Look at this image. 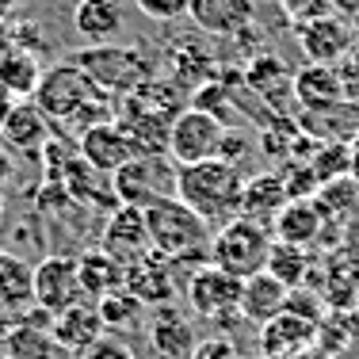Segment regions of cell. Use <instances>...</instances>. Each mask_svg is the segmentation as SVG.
<instances>
[{
  "label": "cell",
  "instance_id": "obj_13",
  "mask_svg": "<svg viewBox=\"0 0 359 359\" xmlns=\"http://www.w3.org/2000/svg\"><path fill=\"white\" fill-rule=\"evenodd\" d=\"M145 337H149V348L161 359H187L195 352V344H199V332H195L191 313H187V306H180V302L149 310Z\"/></svg>",
  "mask_w": 359,
  "mask_h": 359
},
{
  "label": "cell",
  "instance_id": "obj_2",
  "mask_svg": "<svg viewBox=\"0 0 359 359\" xmlns=\"http://www.w3.org/2000/svg\"><path fill=\"white\" fill-rule=\"evenodd\" d=\"M241 191L245 172L229 161H199V165L176 168V199L191 207L210 229L226 226L229 218L241 215Z\"/></svg>",
  "mask_w": 359,
  "mask_h": 359
},
{
  "label": "cell",
  "instance_id": "obj_33",
  "mask_svg": "<svg viewBox=\"0 0 359 359\" xmlns=\"http://www.w3.org/2000/svg\"><path fill=\"white\" fill-rule=\"evenodd\" d=\"M318 176V184H332V180L352 176V145H337V142H318L313 157L306 161Z\"/></svg>",
  "mask_w": 359,
  "mask_h": 359
},
{
  "label": "cell",
  "instance_id": "obj_30",
  "mask_svg": "<svg viewBox=\"0 0 359 359\" xmlns=\"http://www.w3.org/2000/svg\"><path fill=\"white\" fill-rule=\"evenodd\" d=\"M313 207L321 210L325 226H329V222H332V229L348 226V218L359 210V184H355L352 176L332 180V184H321L318 195H313Z\"/></svg>",
  "mask_w": 359,
  "mask_h": 359
},
{
  "label": "cell",
  "instance_id": "obj_9",
  "mask_svg": "<svg viewBox=\"0 0 359 359\" xmlns=\"http://www.w3.org/2000/svg\"><path fill=\"white\" fill-rule=\"evenodd\" d=\"M88 302L81 287V268H76V256L69 252H50L35 264V306H42L46 313H62L69 306Z\"/></svg>",
  "mask_w": 359,
  "mask_h": 359
},
{
  "label": "cell",
  "instance_id": "obj_18",
  "mask_svg": "<svg viewBox=\"0 0 359 359\" xmlns=\"http://www.w3.org/2000/svg\"><path fill=\"white\" fill-rule=\"evenodd\" d=\"M313 337H318V321L283 310L279 318L260 325V355L264 359H290L294 352L310 348Z\"/></svg>",
  "mask_w": 359,
  "mask_h": 359
},
{
  "label": "cell",
  "instance_id": "obj_27",
  "mask_svg": "<svg viewBox=\"0 0 359 359\" xmlns=\"http://www.w3.org/2000/svg\"><path fill=\"white\" fill-rule=\"evenodd\" d=\"M325 222H321V210L313 207V199H290L279 218L271 222V237L283 245H298V249H310L318 245Z\"/></svg>",
  "mask_w": 359,
  "mask_h": 359
},
{
  "label": "cell",
  "instance_id": "obj_5",
  "mask_svg": "<svg viewBox=\"0 0 359 359\" xmlns=\"http://www.w3.org/2000/svg\"><path fill=\"white\" fill-rule=\"evenodd\" d=\"M271 229L260 226L252 218H229L226 226L215 229L210 237V264H218L222 271L237 279H252L268 268V252H271Z\"/></svg>",
  "mask_w": 359,
  "mask_h": 359
},
{
  "label": "cell",
  "instance_id": "obj_35",
  "mask_svg": "<svg viewBox=\"0 0 359 359\" xmlns=\"http://www.w3.org/2000/svg\"><path fill=\"white\" fill-rule=\"evenodd\" d=\"M76 359H134V344L118 332H104L88 352H81Z\"/></svg>",
  "mask_w": 359,
  "mask_h": 359
},
{
  "label": "cell",
  "instance_id": "obj_11",
  "mask_svg": "<svg viewBox=\"0 0 359 359\" xmlns=\"http://www.w3.org/2000/svg\"><path fill=\"white\" fill-rule=\"evenodd\" d=\"M123 287L130 290L134 298H142L149 310H157V306H168L180 298V290H184V283H180V268L172 260H165L161 252H145L138 256L134 264H126V279Z\"/></svg>",
  "mask_w": 359,
  "mask_h": 359
},
{
  "label": "cell",
  "instance_id": "obj_15",
  "mask_svg": "<svg viewBox=\"0 0 359 359\" xmlns=\"http://www.w3.org/2000/svg\"><path fill=\"white\" fill-rule=\"evenodd\" d=\"M290 100H294L298 115L306 111H325L344 104V81H340L337 65H310L306 62L302 69L290 73Z\"/></svg>",
  "mask_w": 359,
  "mask_h": 359
},
{
  "label": "cell",
  "instance_id": "obj_20",
  "mask_svg": "<svg viewBox=\"0 0 359 359\" xmlns=\"http://www.w3.org/2000/svg\"><path fill=\"white\" fill-rule=\"evenodd\" d=\"M104 321H100V310L96 302H81V306H69V310H62L50 325V337H54V344L62 348V352L69 355H81L88 352L92 344H96L100 337H104Z\"/></svg>",
  "mask_w": 359,
  "mask_h": 359
},
{
  "label": "cell",
  "instance_id": "obj_37",
  "mask_svg": "<svg viewBox=\"0 0 359 359\" xmlns=\"http://www.w3.org/2000/svg\"><path fill=\"white\" fill-rule=\"evenodd\" d=\"M187 359H241V352L229 337H203Z\"/></svg>",
  "mask_w": 359,
  "mask_h": 359
},
{
  "label": "cell",
  "instance_id": "obj_39",
  "mask_svg": "<svg viewBox=\"0 0 359 359\" xmlns=\"http://www.w3.org/2000/svg\"><path fill=\"white\" fill-rule=\"evenodd\" d=\"M12 107H15V100L0 88V126H4V118H8V111H12Z\"/></svg>",
  "mask_w": 359,
  "mask_h": 359
},
{
  "label": "cell",
  "instance_id": "obj_26",
  "mask_svg": "<svg viewBox=\"0 0 359 359\" xmlns=\"http://www.w3.org/2000/svg\"><path fill=\"white\" fill-rule=\"evenodd\" d=\"M241 76H245V84L256 92V100L260 104H271L279 111V115H287V100H290V76H287V69H283V62H279L276 54H256L249 65L241 69Z\"/></svg>",
  "mask_w": 359,
  "mask_h": 359
},
{
  "label": "cell",
  "instance_id": "obj_6",
  "mask_svg": "<svg viewBox=\"0 0 359 359\" xmlns=\"http://www.w3.org/2000/svg\"><path fill=\"white\" fill-rule=\"evenodd\" d=\"M241 290L245 279L222 271L218 264H199L191 268V276L184 279V298L187 313L210 325H237L241 321Z\"/></svg>",
  "mask_w": 359,
  "mask_h": 359
},
{
  "label": "cell",
  "instance_id": "obj_32",
  "mask_svg": "<svg viewBox=\"0 0 359 359\" xmlns=\"http://www.w3.org/2000/svg\"><path fill=\"white\" fill-rule=\"evenodd\" d=\"M62 348L54 344V337H50L46 329H31V325H20L15 321L12 337H8L4 344V359H57Z\"/></svg>",
  "mask_w": 359,
  "mask_h": 359
},
{
  "label": "cell",
  "instance_id": "obj_24",
  "mask_svg": "<svg viewBox=\"0 0 359 359\" xmlns=\"http://www.w3.org/2000/svg\"><path fill=\"white\" fill-rule=\"evenodd\" d=\"M73 27L88 46H107L123 31V4L118 0H76Z\"/></svg>",
  "mask_w": 359,
  "mask_h": 359
},
{
  "label": "cell",
  "instance_id": "obj_38",
  "mask_svg": "<svg viewBox=\"0 0 359 359\" xmlns=\"http://www.w3.org/2000/svg\"><path fill=\"white\" fill-rule=\"evenodd\" d=\"M332 12L344 15V20H355V15H359V0H332Z\"/></svg>",
  "mask_w": 359,
  "mask_h": 359
},
{
  "label": "cell",
  "instance_id": "obj_3",
  "mask_svg": "<svg viewBox=\"0 0 359 359\" xmlns=\"http://www.w3.org/2000/svg\"><path fill=\"white\" fill-rule=\"evenodd\" d=\"M145 229H149V249L161 252L165 260H172L176 268H199L210 260V237L215 229L207 226L191 207L176 199H161L153 207H145Z\"/></svg>",
  "mask_w": 359,
  "mask_h": 359
},
{
  "label": "cell",
  "instance_id": "obj_41",
  "mask_svg": "<svg viewBox=\"0 0 359 359\" xmlns=\"http://www.w3.org/2000/svg\"><path fill=\"white\" fill-rule=\"evenodd\" d=\"M12 8H15V0H0V15H8Z\"/></svg>",
  "mask_w": 359,
  "mask_h": 359
},
{
  "label": "cell",
  "instance_id": "obj_23",
  "mask_svg": "<svg viewBox=\"0 0 359 359\" xmlns=\"http://www.w3.org/2000/svg\"><path fill=\"white\" fill-rule=\"evenodd\" d=\"M54 126L46 123V115L35 107V100H15V107L8 111L4 126H0V138L8 149L20 153H42V145L50 142Z\"/></svg>",
  "mask_w": 359,
  "mask_h": 359
},
{
  "label": "cell",
  "instance_id": "obj_34",
  "mask_svg": "<svg viewBox=\"0 0 359 359\" xmlns=\"http://www.w3.org/2000/svg\"><path fill=\"white\" fill-rule=\"evenodd\" d=\"M134 8L145 15V20L157 23H176L191 12V0H134Z\"/></svg>",
  "mask_w": 359,
  "mask_h": 359
},
{
  "label": "cell",
  "instance_id": "obj_25",
  "mask_svg": "<svg viewBox=\"0 0 359 359\" xmlns=\"http://www.w3.org/2000/svg\"><path fill=\"white\" fill-rule=\"evenodd\" d=\"M290 302V290L279 283L276 276H268V271H260V276L245 279V290H241V321L249 325H268L271 318H279V313L287 310Z\"/></svg>",
  "mask_w": 359,
  "mask_h": 359
},
{
  "label": "cell",
  "instance_id": "obj_42",
  "mask_svg": "<svg viewBox=\"0 0 359 359\" xmlns=\"http://www.w3.org/2000/svg\"><path fill=\"white\" fill-rule=\"evenodd\" d=\"M352 31H355V46H359V15L352 20Z\"/></svg>",
  "mask_w": 359,
  "mask_h": 359
},
{
  "label": "cell",
  "instance_id": "obj_14",
  "mask_svg": "<svg viewBox=\"0 0 359 359\" xmlns=\"http://www.w3.org/2000/svg\"><path fill=\"white\" fill-rule=\"evenodd\" d=\"M100 249L107 256H115L118 264H134L138 256L149 252V229H145V210L130 207V203H118L104 222V233H100Z\"/></svg>",
  "mask_w": 359,
  "mask_h": 359
},
{
  "label": "cell",
  "instance_id": "obj_28",
  "mask_svg": "<svg viewBox=\"0 0 359 359\" xmlns=\"http://www.w3.org/2000/svg\"><path fill=\"white\" fill-rule=\"evenodd\" d=\"M76 268H81V287L88 302H100L104 294L123 287V279H126V268L115 256H107L100 245H92V249H84L76 256Z\"/></svg>",
  "mask_w": 359,
  "mask_h": 359
},
{
  "label": "cell",
  "instance_id": "obj_31",
  "mask_svg": "<svg viewBox=\"0 0 359 359\" xmlns=\"http://www.w3.org/2000/svg\"><path fill=\"white\" fill-rule=\"evenodd\" d=\"M268 276H276L287 290H298L310 279V249H298V245H283V241H271L268 252Z\"/></svg>",
  "mask_w": 359,
  "mask_h": 359
},
{
  "label": "cell",
  "instance_id": "obj_1",
  "mask_svg": "<svg viewBox=\"0 0 359 359\" xmlns=\"http://www.w3.org/2000/svg\"><path fill=\"white\" fill-rule=\"evenodd\" d=\"M31 100H35V107L46 115V123L54 130H65L73 138L84 134L88 126L115 118V104L92 88V81L81 73V65L73 57L69 62H57V65H46Z\"/></svg>",
  "mask_w": 359,
  "mask_h": 359
},
{
  "label": "cell",
  "instance_id": "obj_12",
  "mask_svg": "<svg viewBox=\"0 0 359 359\" xmlns=\"http://www.w3.org/2000/svg\"><path fill=\"white\" fill-rule=\"evenodd\" d=\"M76 149H81V157L88 161L92 168H100V172L115 176L123 165H130L134 157H138V142L130 138V130L126 126H118L115 118H107V123H96L88 126L84 134H76Z\"/></svg>",
  "mask_w": 359,
  "mask_h": 359
},
{
  "label": "cell",
  "instance_id": "obj_29",
  "mask_svg": "<svg viewBox=\"0 0 359 359\" xmlns=\"http://www.w3.org/2000/svg\"><path fill=\"white\" fill-rule=\"evenodd\" d=\"M100 310V321H104L107 332H118V337H130V332L145 329V321H149V306L142 302V298H134L126 287L111 290L96 302Z\"/></svg>",
  "mask_w": 359,
  "mask_h": 359
},
{
  "label": "cell",
  "instance_id": "obj_21",
  "mask_svg": "<svg viewBox=\"0 0 359 359\" xmlns=\"http://www.w3.org/2000/svg\"><path fill=\"white\" fill-rule=\"evenodd\" d=\"M35 306V264H27L20 252L0 249V313L20 318Z\"/></svg>",
  "mask_w": 359,
  "mask_h": 359
},
{
  "label": "cell",
  "instance_id": "obj_22",
  "mask_svg": "<svg viewBox=\"0 0 359 359\" xmlns=\"http://www.w3.org/2000/svg\"><path fill=\"white\" fill-rule=\"evenodd\" d=\"M290 203L287 195V184L283 176L276 172H256V176H245V191H241V218H252L260 222V226L271 229V222L279 218V210H283Z\"/></svg>",
  "mask_w": 359,
  "mask_h": 359
},
{
  "label": "cell",
  "instance_id": "obj_8",
  "mask_svg": "<svg viewBox=\"0 0 359 359\" xmlns=\"http://www.w3.org/2000/svg\"><path fill=\"white\" fill-rule=\"evenodd\" d=\"M229 126L218 123L215 115L187 104L180 115L172 118V134H168V157L176 168L184 165H199V161H218L222 145H226Z\"/></svg>",
  "mask_w": 359,
  "mask_h": 359
},
{
  "label": "cell",
  "instance_id": "obj_19",
  "mask_svg": "<svg viewBox=\"0 0 359 359\" xmlns=\"http://www.w3.org/2000/svg\"><path fill=\"white\" fill-rule=\"evenodd\" d=\"M168 69L180 88H203L207 81L218 76V62L210 54L207 42H199V35H184V39H172V50H168Z\"/></svg>",
  "mask_w": 359,
  "mask_h": 359
},
{
  "label": "cell",
  "instance_id": "obj_40",
  "mask_svg": "<svg viewBox=\"0 0 359 359\" xmlns=\"http://www.w3.org/2000/svg\"><path fill=\"white\" fill-rule=\"evenodd\" d=\"M290 359H329V355H325L321 348H313V344H310V348H302V352H294Z\"/></svg>",
  "mask_w": 359,
  "mask_h": 359
},
{
  "label": "cell",
  "instance_id": "obj_10",
  "mask_svg": "<svg viewBox=\"0 0 359 359\" xmlns=\"http://www.w3.org/2000/svg\"><path fill=\"white\" fill-rule=\"evenodd\" d=\"M294 39H298V50L306 54L310 65H340L355 50L352 20H344V15H337V12L294 23Z\"/></svg>",
  "mask_w": 359,
  "mask_h": 359
},
{
  "label": "cell",
  "instance_id": "obj_17",
  "mask_svg": "<svg viewBox=\"0 0 359 359\" xmlns=\"http://www.w3.org/2000/svg\"><path fill=\"white\" fill-rule=\"evenodd\" d=\"M54 184L65 187V195H69L76 207H92V210H104V215H111V210L118 207V195H115L111 176L100 172V168H92L84 157H73Z\"/></svg>",
  "mask_w": 359,
  "mask_h": 359
},
{
  "label": "cell",
  "instance_id": "obj_36",
  "mask_svg": "<svg viewBox=\"0 0 359 359\" xmlns=\"http://www.w3.org/2000/svg\"><path fill=\"white\" fill-rule=\"evenodd\" d=\"M287 20L294 23H306V20H318V15H329L332 12V0H279Z\"/></svg>",
  "mask_w": 359,
  "mask_h": 359
},
{
  "label": "cell",
  "instance_id": "obj_16",
  "mask_svg": "<svg viewBox=\"0 0 359 359\" xmlns=\"http://www.w3.org/2000/svg\"><path fill=\"white\" fill-rule=\"evenodd\" d=\"M191 23L199 27V35L210 39H241L245 31H252L256 4L252 0H191Z\"/></svg>",
  "mask_w": 359,
  "mask_h": 359
},
{
  "label": "cell",
  "instance_id": "obj_7",
  "mask_svg": "<svg viewBox=\"0 0 359 359\" xmlns=\"http://www.w3.org/2000/svg\"><path fill=\"white\" fill-rule=\"evenodd\" d=\"M115 195L118 203H130V207H153L161 199H172L176 195V165L168 153H138L130 165H123L115 176Z\"/></svg>",
  "mask_w": 359,
  "mask_h": 359
},
{
  "label": "cell",
  "instance_id": "obj_4",
  "mask_svg": "<svg viewBox=\"0 0 359 359\" xmlns=\"http://www.w3.org/2000/svg\"><path fill=\"white\" fill-rule=\"evenodd\" d=\"M73 62L92 81V88L104 100H111V104L134 96L142 84H149L157 76L149 50H142L138 42L134 46H115V42H107V46H81L73 54Z\"/></svg>",
  "mask_w": 359,
  "mask_h": 359
}]
</instances>
